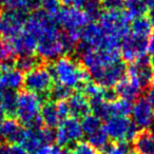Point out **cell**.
I'll use <instances>...</instances> for the list:
<instances>
[{
	"label": "cell",
	"instance_id": "obj_23",
	"mask_svg": "<svg viewBox=\"0 0 154 154\" xmlns=\"http://www.w3.org/2000/svg\"><path fill=\"white\" fill-rule=\"evenodd\" d=\"M16 103H17V93L15 91L5 89L0 96V106L5 112V115L10 117L15 116Z\"/></svg>",
	"mask_w": 154,
	"mask_h": 154
},
{
	"label": "cell",
	"instance_id": "obj_40",
	"mask_svg": "<svg viewBox=\"0 0 154 154\" xmlns=\"http://www.w3.org/2000/svg\"><path fill=\"white\" fill-rule=\"evenodd\" d=\"M147 51L148 53L154 55V30H152L151 34L149 35L147 40Z\"/></svg>",
	"mask_w": 154,
	"mask_h": 154
},
{
	"label": "cell",
	"instance_id": "obj_11",
	"mask_svg": "<svg viewBox=\"0 0 154 154\" xmlns=\"http://www.w3.org/2000/svg\"><path fill=\"white\" fill-rule=\"evenodd\" d=\"M84 136L80 122L75 117H68L58 126L55 133V141L58 147H66L69 145H75L82 140Z\"/></svg>",
	"mask_w": 154,
	"mask_h": 154
},
{
	"label": "cell",
	"instance_id": "obj_38",
	"mask_svg": "<svg viewBox=\"0 0 154 154\" xmlns=\"http://www.w3.org/2000/svg\"><path fill=\"white\" fill-rule=\"evenodd\" d=\"M143 98L153 107L154 106V82L152 85H150L145 90V97H143Z\"/></svg>",
	"mask_w": 154,
	"mask_h": 154
},
{
	"label": "cell",
	"instance_id": "obj_36",
	"mask_svg": "<svg viewBox=\"0 0 154 154\" xmlns=\"http://www.w3.org/2000/svg\"><path fill=\"white\" fill-rule=\"evenodd\" d=\"M14 52L7 41H0V64L10 59H13Z\"/></svg>",
	"mask_w": 154,
	"mask_h": 154
},
{
	"label": "cell",
	"instance_id": "obj_28",
	"mask_svg": "<svg viewBox=\"0 0 154 154\" xmlns=\"http://www.w3.org/2000/svg\"><path fill=\"white\" fill-rule=\"evenodd\" d=\"M80 125H82L84 134L88 135V136L103 128L101 127V120L97 116H95L94 114H89V115L85 116L80 122Z\"/></svg>",
	"mask_w": 154,
	"mask_h": 154
},
{
	"label": "cell",
	"instance_id": "obj_17",
	"mask_svg": "<svg viewBox=\"0 0 154 154\" xmlns=\"http://www.w3.org/2000/svg\"><path fill=\"white\" fill-rule=\"evenodd\" d=\"M17 145L24 149L29 154H34L38 149H40L45 143L39 133V129H22L21 135L19 137Z\"/></svg>",
	"mask_w": 154,
	"mask_h": 154
},
{
	"label": "cell",
	"instance_id": "obj_21",
	"mask_svg": "<svg viewBox=\"0 0 154 154\" xmlns=\"http://www.w3.org/2000/svg\"><path fill=\"white\" fill-rule=\"evenodd\" d=\"M0 86L16 92L23 86V74L16 68L3 71L0 76Z\"/></svg>",
	"mask_w": 154,
	"mask_h": 154
},
{
	"label": "cell",
	"instance_id": "obj_33",
	"mask_svg": "<svg viewBox=\"0 0 154 154\" xmlns=\"http://www.w3.org/2000/svg\"><path fill=\"white\" fill-rule=\"evenodd\" d=\"M73 154H101L100 151L95 149L93 146H91L88 141H78L74 145L72 149Z\"/></svg>",
	"mask_w": 154,
	"mask_h": 154
},
{
	"label": "cell",
	"instance_id": "obj_44",
	"mask_svg": "<svg viewBox=\"0 0 154 154\" xmlns=\"http://www.w3.org/2000/svg\"><path fill=\"white\" fill-rule=\"evenodd\" d=\"M149 21L151 23L152 26H154V9H151L150 10V13H149Z\"/></svg>",
	"mask_w": 154,
	"mask_h": 154
},
{
	"label": "cell",
	"instance_id": "obj_29",
	"mask_svg": "<svg viewBox=\"0 0 154 154\" xmlns=\"http://www.w3.org/2000/svg\"><path fill=\"white\" fill-rule=\"evenodd\" d=\"M101 9H103L101 0H86L82 5V10L88 16L90 21L100 17Z\"/></svg>",
	"mask_w": 154,
	"mask_h": 154
},
{
	"label": "cell",
	"instance_id": "obj_16",
	"mask_svg": "<svg viewBox=\"0 0 154 154\" xmlns=\"http://www.w3.org/2000/svg\"><path fill=\"white\" fill-rule=\"evenodd\" d=\"M66 103L69 107V112L72 117L75 118H84L85 116L89 115L91 112L90 103H89L88 97L82 92L73 93L68 99Z\"/></svg>",
	"mask_w": 154,
	"mask_h": 154
},
{
	"label": "cell",
	"instance_id": "obj_8",
	"mask_svg": "<svg viewBox=\"0 0 154 154\" xmlns=\"http://www.w3.org/2000/svg\"><path fill=\"white\" fill-rule=\"evenodd\" d=\"M55 21L66 33H75L80 35L82 30L91 22L84 10L73 7H66L60 10L55 17Z\"/></svg>",
	"mask_w": 154,
	"mask_h": 154
},
{
	"label": "cell",
	"instance_id": "obj_49",
	"mask_svg": "<svg viewBox=\"0 0 154 154\" xmlns=\"http://www.w3.org/2000/svg\"><path fill=\"white\" fill-rule=\"evenodd\" d=\"M153 120H154V110H153Z\"/></svg>",
	"mask_w": 154,
	"mask_h": 154
},
{
	"label": "cell",
	"instance_id": "obj_46",
	"mask_svg": "<svg viewBox=\"0 0 154 154\" xmlns=\"http://www.w3.org/2000/svg\"><path fill=\"white\" fill-rule=\"evenodd\" d=\"M5 112L3 111L2 107L0 106V125H1V122L5 120Z\"/></svg>",
	"mask_w": 154,
	"mask_h": 154
},
{
	"label": "cell",
	"instance_id": "obj_39",
	"mask_svg": "<svg viewBox=\"0 0 154 154\" xmlns=\"http://www.w3.org/2000/svg\"><path fill=\"white\" fill-rule=\"evenodd\" d=\"M51 154H73V153H72V150L68 149V148L58 147V146H52Z\"/></svg>",
	"mask_w": 154,
	"mask_h": 154
},
{
	"label": "cell",
	"instance_id": "obj_14",
	"mask_svg": "<svg viewBox=\"0 0 154 154\" xmlns=\"http://www.w3.org/2000/svg\"><path fill=\"white\" fill-rule=\"evenodd\" d=\"M132 122L140 130L150 129L153 124V108L143 97H139L132 107Z\"/></svg>",
	"mask_w": 154,
	"mask_h": 154
},
{
	"label": "cell",
	"instance_id": "obj_20",
	"mask_svg": "<svg viewBox=\"0 0 154 154\" xmlns=\"http://www.w3.org/2000/svg\"><path fill=\"white\" fill-rule=\"evenodd\" d=\"M40 116L43 125H45V127L50 129L58 128V126L62 122L61 117L57 111L56 103L52 100H47L42 103L40 110Z\"/></svg>",
	"mask_w": 154,
	"mask_h": 154
},
{
	"label": "cell",
	"instance_id": "obj_47",
	"mask_svg": "<svg viewBox=\"0 0 154 154\" xmlns=\"http://www.w3.org/2000/svg\"><path fill=\"white\" fill-rule=\"evenodd\" d=\"M150 62H151V66H152V68L154 69V55L152 56V58H151V60H150Z\"/></svg>",
	"mask_w": 154,
	"mask_h": 154
},
{
	"label": "cell",
	"instance_id": "obj_3",
	"mask_svg": "<svg viewBox=\"0 0 154 154\" xmlns=\"http://www.w3.org/2000/svg\"><path fill=\"white\" fill-rule=\"evenodd\" d=\"M43 101L38 95L28 91H21L17 94L15 116L21 126L28 129H40L43 122L40 116V110Z\"/></svg>",
	"mask_w": 154,
	"mask_h": 154
},
{
	"label": "cell",
	"instance_id": "obj_19",
	"mask_svg": "<svg viewBox=\"0 0 154 154\" xmlns=\"http://www.w3.org/2000/svg\"><path fill=\"white\" fill-rule=\"evenodd\" d=\"M133 146L137 154H154V131L151 129L138 131L133 139Z\"/></svg>",
	"mask_w": 154,
	"mask_h": 154
},
{
	"label": "cell",
	"instance_id": "obj_25",
	"mask_svg": "<svg viewBox=\"0 0 154 154\" xmlns=\"http://www.w3.org/2000/svg\"><path fill=\"white\" fill-rule=\"evenodd\" d=\"M152 32V26L149 19L146 17H140L133 20L132 24L130 26V34L134 35L139 38L148 39L149 35Z\"/></svg>",
	"mask_w": 154,
	"mask_h": 154
},
{
	"label": "cell",
	"instance_id": "obj_43",
	"mask_svg": "<svg viewBox=\"0 0 154 154\" xmlns=\"http://www.w3.org/2000/svg\"><path fill=\"white\" fill-rule=\"evenodd\" d=\"M15 1L16 0H2V3L5 5H7L10 10H12V8H13L14 2H15Z\"/></svg>",
	"mask_w": 154,
	"mask_h": 154
},
{
	"label": "cell",
	"instance_id": "obj_6",
	"mask_svg": "<svg viewBox=\"0 0 154 154\" xmlns=\"http://www.w3.org/2000/svg\"><path fill=\"white\" fill-rule=\"evenodd\" d=\"M98 24L108 36L120 42L130 32L129 19L120 10L106 11L105 13H101Z\"/></svg>",
	"mask_w": 154,
	"mask_h": 154
},
{
	"label": "cell",
	"instance_id": "obj_13",
	"mask_svg": "<svg viewBox=\"0 0 154 154\" xmlns=\"http://www.w3.org/2000/svg\"><path fill=\"white\" fill-rule=\"evenodd\" d=\"M127 76L132 78L143 91H145L150 85L154 82V69L148 57L141 58L131 63L127 69Z\"/></svg>",
	"mask_w": 154,
	"mask_h": 154
},
{
	"label": "cell",
	"instance_id": "obj_34",
	"mask_svg": "<svg viewBox=\"0 0 154 154\" xmlns=\"http://www.w3.org/2000/svg\"><path fill=\"white\" fill-rule=\"evenodd\" d=\"M37 5H38V0H16L12 10H17L26 14L28 12L36 9Z\"/></svg>",
	"mask_w": 154,
	"mask_h": 154
},
{
	"label": "cell",
	"instance_id": "obj_41",
	"mask_svg": "<svg viewBox=\"0 0 154 154\" xmlns=\"http://www.w3.org/2000/svg\"><path fill=\"white\" fill-rule=\"evenodd\" d=\"M64 5H66L68 7H73V8H79L82 7V5L85 3L86 0H62Z\"/></svg>",
	"mask_w": 154,
	"mask_h": 154
},
{
	"label": "cell",
	"instance_id": "obj_15",
	"mask_svg": "<svg viewBox=\"0 0 154 154\" xmlns=\"http://www.w3.org/2000/svg\"><path fill=\"white\" fill-rule=\"evenodd\" d=\"M114 91L116 92L118 97H120V99H125L128 101H134L137 100L140 96L141 89L132 78H130L129 76H126L122 78L120 82H118L115 85Z\"/></svg>",
	"mask_w": 154,
	"mask_h": 154
},
{
	"label": "cell",
	"instance_id": "obj_27",
	"mask_svg": "<svg viewBox=\"0 0 154 154\" xmlns=\"http://www.w3.org/2000/svg\"><path fill=\"white\" fill-rule=\"evenodd\" d=\"M88 143L91 146H93L95 149L98 150V151L103 152L109 146V137H108L107 133L105 132L103 128H101L98 131L89 135Z\"/></svg>",
	"mask_w": 154,
	"mask_h": 154
},
{
	"label": "cell",
	"instance_id": "obj_26",
	"mask_svg": "<svg viewBox=\"0 0 154 154\" xmlns=\"http://www.w3.org/2000/svg\"><path fill=\"white\" fill-rule=\"evenodd\" d=\"M133 105L125 99H116L109 103L110 117L111 116H128L132 112Z\"/></svg>",
	"mask_w": 154,
	"mask_h": 154
},
{
	"label": "cell",
	"instance_id": "obj_1",
	"mask_svg": "<svg viewBox=\"0 0 154 154\" xmlns=\"http://www.w3.org/2000/svg\"><path fill=\"white\" fill-rule=\"evenodd\" d=\"M24 30L37 39V56L42 60H56L66 53L55 19L42 11L34 12L26 18Z\"/></svg>",
	"mask_w": 154,
	"mask_h": 154
},
{
	"label": "cell",
	"instance_id": "obj_50",
	"mask_svg": "<svg viewBox=\"0 0 154 154\" xmlns=\"http://www.w3.org/2000/svg\"><path fill=\"white\" fill-rule=\"evenodd\" d=\"M0 3H2V0H0Z\"/></svg>",
	"mask_w": 154,
	"mask_h": 154
},
{
	"label": "cell",
	"instance_id": "obj_9",
	"mask_svg": "<svg viewBox=\"0 0 154 154\" xmlns=\"http://www.w3.org/2000/svg\"><path fill=\"white\" fill-rule=\"evenodd\" d=\"M26 18V13L17 10H9L0 16V34L5 41L10 42L21 34Z\"/></svg>",
	"mask_w": 154,
	"mask_h": 154
},
{
	"label": "cell",
	"instance_id": "obj_12",
	"mask_svg": "<svg viewBox=\"0 0 154 154\" xmlns=\"http://www.w3.org/2000/svg\"><path fill=\"white\" fill-rule=\"evenodd\" d=\"M147 40L129 33L120 42V56L125 62H133L147 56Z\"/></svg>",
	"mask_w": 154,
	"mask_h": 154
},
{
	"label": "cell",
	"instance_id": "obj_35",
	"mask_svg": "<svg viewBox=\"0 0 154 154\" xmlns=\"http://www.w3.org/2000/svg\"><path fill=\"white\" fill-rule=\"evenodd\" d=\"M0 154H29L17 143H0Z\"/></svg>",
	"mask_w": 154,
	"mask_h": 154
},
{
	"label": "cell",
	"instance_id": "obj_7",
	"mask_svg": "<svg viewBox=\"0 0 154 154\" xmlns=\"http://www.w3.org/2000/svg\"><path fill=\"white\" fill-rule=\"evenodd\" d=\"M82 42L94 50H116L120 49V41L109 37L98 23L90 22L82 32Z\"/></svg>",
	"mask_w": 154,
	"mask_h": 154
},
{
	"label": "cell",
	"instance_id": "obj_37",
	"mask_svg": "<svg viewBox=\"0 0 154 154\" xmlns=\"http://www.w3.org/2000/svg\"><path fill=\"white\" fill-rule=\"evenodd\" d=\"M124 0H101V5L107 9V11L119 10L122 7Z\"/></svg>",
	"mask_w": 154,
	"mask_h": 154
},
{
	"label": "cell",
	"instance_id": "obj_18",
	"mask_svg": "<svg viewBox=\"0 0 154 154\" xmlns=\"http://www.w3.org/2000/svg\"><path fill=\"white\" fill-rule=\"evenodd\" d=\"M21 132V125L14 117H5L0 125V139L3 143H17Z\"/></svg>",
	"mask_w": 154,
	"mask_h": 154
},
{
	"label": "cell",
	"instance_id": "obj_5",
	"mask_svg": "<svg viewBox=\"0 0 154 154\" xmlns=\"http://www.w3.org/2000/svg\"><path fill=\"white\" fill-rule=\"evenodd\" d=\"M103 128L109 139L115 143L133 141L138 133V128L128 116H111L106 119Z\"/></svg>",
	"mask_w": 154,
	"mask_h": 154
},
{
	"label": "cell",
	"instance_id": "obj_10",
	"mask_svg": "<svg viewBox=\"0 0 154 154\" xmlns=\"http://www.w3.org/2000/svg\"><path fill=\"white\" fill-rule=\"evenodd\" d=\"M126 62L118 60L115 63L89 73L95 84L103 88H113L127 74Z\"/></svg>",
	"mask_w": 154,
	"mask_h": 154
},
{
	"label": "cell",
	"instance_id": "obj_4",
	"mask_svg": "<svg viewBox=\"0 0 154 154\" xmlns=\"http://www.w3.org/2000/svg\"><path fill=\"white\" fill-rule=\"evenodd\" d=\"M54 86V79L48 66H40L23 76V87L26 91L38 95L42 101L50 100L49 95Z\"/></svg>",
	"mask_w": 154,
	"mask_h": 154
},
{
	"label": "cell",
	"instance_id": "obj_30",
	"mask_svg": "<svg viewBox=\"0 0 154 154\" xmlns=\"http://www.w3.org/2000/svg\"><path fill=\"white\" fill-rule=\"evenodd\" d=\"M72 94H73L72 89L62 86V85L56 84L54 85L51 92H50L49 99L52 101H55V103H57V101H63L66 100Z\"/></svg>",
	"mask_w": 154,
	"mask_h": 154
},
{
	"label": "cell",
	"instance_id": "obj_48",
	"mask_svg": "<svg viewBox=\"0 0 154 154\" xmlns=\"http://www.w3.org/2000/svg\"><path fill=\"white\" fill-rule=\"evenodd\" d=\"M130 154H137V153H136V152H135V151H134V150H132V152H131V153H130Z\"/></svg>",
	"mask_w": 154,
	"mask_h": 154
},
{
	"label": "cell",
	"instance_id": "obj_45",
	"mask_svg": "<svg viewBox=\"0 0 154 154\" xmlns=\"http://www.w3.org/2000/svg\"><path fill=\"white\" fill-rule=\"evenodd\" d=\"M147 5V8L149 9H154V0H143Z\"/></svg>",
	"mask_w": 154,
	"mask_h": 154
},
{
	"label": "cell",
	"instance_id": "obj_32",
	"mask_svg": "<svg viewBox=\"0 0 154 154\" xmlns=\"http://www.w3.org/2000/svg\"><path fill=\"white\" fill-rule=\"evenodd\" d=\"M132 150L129 143H109L101 154H130Z\"/></svg>",
	"mask_w": 154,
	"mask_h": 154
},
{
	"label": "cell",
	"instance_id": "obj_42",
	"mask_svg": "<svg viewBox=\"0 0 154 154\" xmlns=\"http://www.w3.org/2000/svg\"><path fill=\"white\" fill-rule=\"evenodd\" d=\"M51 150H52V145H45L38 149L34 154H51Z\"/></svg>",
	"mask_w": 154,
	"mask_h": 154
},
{
	"label": "cell",
	"instance_id": "obj_31",
	"mask_svg": "<svg viewBox=\"0 0 154 154\" xmlns=\"http://www.w3.org/2000/svg\"><path fill=\"white\" fill-rule=\"evenodd\" d=\"M40 7L42 12L48 16L54 18L59 13L60 9V0H40Z\"/></svg>",
	"mask_w": 154,
	"mask_h": 154
},
{
	"label": "cell",
	"instance_id": "obj_24",
	"mask_svg": "<svg viewBox=\"0 0 154 154\" xmlns=\"http://www.w3.org/2000/svg\"><path fill=\"white\" fill-rule=\"evenodd\" d=\"M42 61L43 60L39 56H35L34 54L33 55L19 56L18 59L15 60V68L21 73H28L34 69L38 68V66H42Z\"/></svg>",
	"mask_w": 154,
	"mask_h": 154
},
{
	"label": "cell",
	"instance_id": "obj_2",
	"mask_svg": "<svg viewBox=\"0 0 154 154\" xmlns=\"http://www.w3.org/2000/svg\"><path fill=\"white\" fill-rule=\"evenodd\" d=\"M48 66L54 82L70 89L80 90L86 82L91 80V76L87 69H85L82 63L68 56L57 58Z\"/></svg>",
	"mask_w": 154,
	"mask_h": 154
},
{
	"label": "cell",
	"instance_id": "obj_22",
	"mask_svg": "<svg viewBox=\"0 0 154 154\" xmlns=\"http://www.w3.org/2000/svg\"><path fill=\"white\" fill-rule=\"evenodd\" d=\"M122 8V12L129 20H135L137 18L143 17L148 9L143 0H124Z\"/></svg>",
	"mask_w": 154,
	"mask_h": 154
}]
</instances>
